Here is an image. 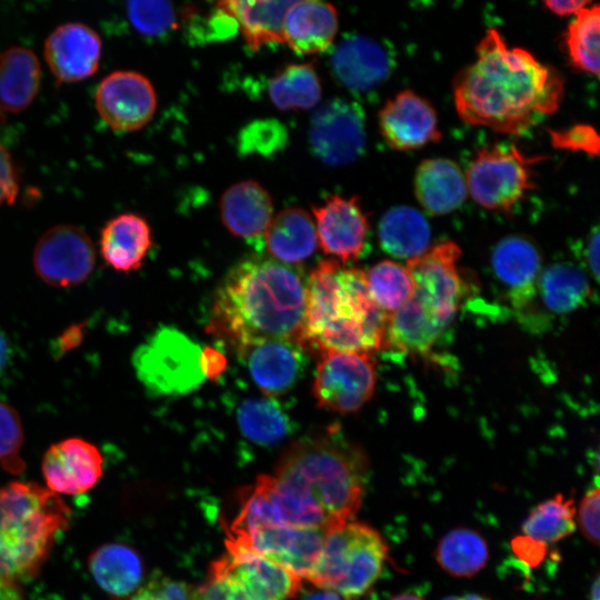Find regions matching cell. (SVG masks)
I'll return each instance as SVG.
<instances>
[{
	"instance_id": "cell-1",
	"label": "cell",
	"mask_w": 600,
	"mask_h": 600,
	"mask_svg": "<svg viewBox=\"0 0 600 600\" xmlns=\"http://www.w3.org/2000/svg\"><path fill=\"white\" fill-rule=\"evenodd\" d=\"M476 52L453 81L456 110L466 123L521 134L559 108L564 82L554 68L508 47L496 29L486 32Z\"/></svg>"
},
{
	"instance_id": "cell-2",
	"label": "cell",
	"mask_w": 600,
	"mask_h": 600,
	"mask_svg": "<svg viewBox=\"0 0 600 600\" xmlns=\"http://www.w3.org/2000/svg\"><path fill=\"white\" fill-rule=\"evenodd\" d=\"M307 278L296 266L260 257L241 261L219 284L208 332L237 353L264 340L300 343Z\"/></svg>"
},
{
	"instance_id": "cell-3",
	"label": "cell",
	"mask_w": 600,
	"mask_h": 600,
	"mask_svg": "<svg viewBox=\"0 0 600 600\" xmlns=\"http://www.w3.org/2000/svg\"><path fill=\"white\" fill-rule=\"evenodd\" d=\"M368 476L366 451L336 424L292 442L272 474L328 530L353 520Z\"/></svg>"
},
{
	"instance_id": "cell-4",
	"label": "cell",
	"mask_w": 600,
	"mask_h": 600,
	"mask_svg": "<svg viewBox=\"0 0 600 600\" xmlns=\"http://www.w3.org/2000/svg\"><path fill=\"white\" fill-rule=\"evenodd\" d=\"M389 316L371 300L364 271L322 260L307 278L300 344L309 354L383 348Z\"/></svg>"
},
{
	"instance_id": "cell-5",
	"label": "cell",
	"mask_w": 600,
	"mask_h": 600,
	"mask_svg": "<svg viewBox=\"0 0 600 600\" xmlns=\"http://www.w3.org/2000/svg\"><path fill=\"white\" fill-rule=\"evenodd\" d=\"M460 254L456 242L443 241L407 261L413 293L389 316L383 348L420 356L430 351L461 302Z\"/></svg>"
},
{
	"instance_id": "cell-6",
	"label": "cell",
	"mask_w": 600,
	"mask_h": 600,
	"mask_svg": "<svg viewBox=\"0 0 600 600\" xmlns=\"http://www.w3.org/2000/svg\"><path fill=\"white\" fill-rule=\"evenodd\" d=\"M70 517V509L57 493L34 483L13 482L1 488L0 576L14 582L33 577Z\"/></svg>"
},
{
	"instance_id": "cell-7",
	"label": "cell",
	"mask_w": 600,
	"mask_h": 600,
	"mask_svg": "<svg viewBox=\"0 0 600 600\" xmlns=\"http://www.w3.org/2000/svg\"><path fill=\"white\" fill-rule=\"evenodd\" d=\"M388 556V544L374 528L351 520L327 531L306 580L341 599L358 600L377 582Z\"/></svg>"
},
{
	"instance_id": "cell-8",
	"label": "cell",
	"mask_w": 600,
	"mask_h": 600,
	"mask_svg": "<svg viewBox=\"0 0 600 600\" xmlns=\"http://www.w3.org/2000/svg\"><path fill=\"white\" fill-rule=\"evenodd\" d=\"M202 350L181 330L162 326L136 348L131 363L148 393L182 396L197 390L206 380Z\"/></svg>"
},
{
	"instance_id": "cell-9",
	"label": "cell",
	"mask_w": 600,
	"mask_h": 600,
	"mask_svg": "<svg viewBox=\"0 0 600 600\" xmlns=\"http://www.w3.org/2000/svg\"><path fill=\"white\" fill-rule=\"evenodd\" d=\"M301 584V578L274 562L227 548L197 591L199 600H289Z\"/></svg>"
},
{
	"instance_id": "cell-10",
	"label": "cell",
	"mask_w": 600,
	"mask_h": 600,
	"mask_svg": "<svg viewBox=\"0 0 600 600\" xmlns=\"http://www.w3.org/2000/svg\"><path fill=\"white\" fill-rule=\"evenodd\" d=\"M537 160L514 146L482 148L466 173L467 190L481 207L509 211L534 188L530 167Z\"/></svg>"
},
{
	"instance_id": "cell-11",
	"label": "cell",
	"mask_w": 600,
	"mask_h": 600,
	"mask_svg": "<svg viewBox=\"0 0 600 600\" xmlns=\"http://www.w3.org/2000/svg\"><path fill=\"white\" fill-rule=\"evenodd\" d=\"M376 383L370 353L328 351L319 356L311 391L319 408L351 413L372 398Z\"/></svg>"
},
{
	"instance_id": "cell-12",
	"label": "cell",
	"mask_w": 600,
	"mask_h": 600,
	"mask_svg": "<svg viewBox=\"0 0 600 600\" xmlns=\"http://www.w3.org/2000/svg\"><path fill=\"white\" fill-rule=\"evenodd\" d=\"M33 269L47 284L70 288L83 283L96 264L90 237L80 228L59 224L38 240L32 254Z\"/></svg>"
},
{
	"instance_id": "cell-13",
	"label": "cell",
	"mask_w": 600,
	"mask_h": 600,
	"mask_svg": "<svg viewBox=\"0 0 600 600\" xmlns=\"http://www.w3.org/2000/svg\"><path fill=\"white\" fill-rule=\"evenodd\" d=\"M327 529L293 526H267L236 538L226 546L260 556L307 579L321 553Z\"/></svg>"
},
{
	"instance_id": "cell-14",
	"label": "cell",
	"mask_w": 600,
	"mask_h": 600,
	"mask_svg": "<svg viewBox=\"0 0 600 600\" xmlns=\"http://www.w3.org/2000/svg\"><path fill=\"white\" fill-rule=\"evenodd\" d=\"M362 108L354 101L336 98L313 114L309 143L314 156L328 166L339 167L357 160L366 147Z\"/></svg>"
},
{
	"instance_id": "cell-15",
	"label": "cell",
	"mask_w": 600,
	"mask_h": 600,
	"mask_svg": "<svg viewBox=\"0 0 600 600\" xmlns=\"http://www.w3.org/2000/svg\"><path fill=\"white\" fill-rule=\"evenodd\" d=\"M94 104L100 118L114 131H136L153 117L157 96L150 80L134 71L118 70L99 83Z\"/></svg>"
},
{
	"instance_id": "cell-16",
	"label": "cell",
	"mask_w": 600,
	"mask_h": 600,
	"mask_svg": "<svg viewBox=\"0 0 600 600\" xmlns=\"http://www.w3.org/2000/svg\"><path fill=\"white\" fill-rule=\"evenodd\" d=\"M318 243L337 261L356 260L364 248L369 222L357 197L330 196L312 207Z\"/></svg>"
},
{
	"instance_id": "cell-17",
	"label": "cell",
	"mask_w": 600,
	"mask_h": 600,
	"mask_svg": "<svg viewBox=\"0 0 600 600\" xmlns=\"http://www.w3.org/2000/svg\"><path fill=\"white\" fill-rule=\"evenodd\" d=\"M238 354L256 386L264 396L278 397L291 391L302 378L308 352L293 340H264Z\"/></svg>"
},
{
	"instance_id": "cell-18",
	"label": "cell",
	"mask_w": 600,
	"mask_h": 600,
	"mask_svg": "<svg viewBox=\"0 0 600 600\" xmlns=\"http://www.w3.org/2000/svg\"><path fill=\"white\" fill-rule=\"evenodd\" d=\"M102 52L101 38L81 22L57 27L44 42V59L58 83L82 81L97 72Z\"/></svg>"
},
{
	"instance_id": "cell-19",
	"label": "cell",
	"mask_w": 600,
	"mask_h": 600,
	"mask_svg": "<svg viewBox=\"0 0 600 600\" xmlns=\"http://www.w3.org/2000/svg\"><path fill=\"white\" fill-rule=\"evenodd\" d=\"M379 129L393 149H419L441 138L437 113L424 98L403 90L388 100L379 112Z\"/></svg>"
},
{
	"instance_id": "cell-20",
	"label": "cell",
	"mask_w": 600,
	"mask_h": 600,
	"mask_svg": "<svg viewBox=\"0 0 600 600\" xmlns=\"http://www.w3.org/2000/svg\"><path fill=\"white\" fill-rule=\"evenodd\" d=\"M103 471L98 448L79 438L52 444L42 459V473L50 491L79 494L91 489Z\"/></svg>"
},
{
	"instance_id": "cell-21",
	"label": "cell",
	"mask_w": 600,
	"mask_h": 600,
	"mask_svg": "<svg viewBox=\"0 0 600 600\" xmlns=\"http://www.w3.org/2000/svg\"><path fill=\"white\" fill-rule=\"evenodd\" d=\"M334 79L346 89L364 92L381 84L391 73L393 59L387 47L360 34L344 37L330 58Z\"/></svg>"
},
{
	"instance_id": "cell-22",
	"label": "cell",
	"mask_w": 600,
	"mask_h": 600,
	"mask_svg": "<svg viewBox=\"0 0 600 600\" xmlns=\"http://www.w3.org/2000/svg\"><path fill=\"white\" fill-rule=\"evenodd\" d=\"M338 28V12L331 3L293 1L284 17L283 42L301 56L320 53L332 44Z\"/></svg>"
},
{
	"instance_id": "cell-23",
	"label": "cell",
	"mask_w": 600,
	"mask_h": 600,
	"mask_svg": "<svg viewBox=\"0 0 600 600\" xmlns=\"http://www.w3.org/2000/svg\"><path fill=\"white\" fill-rule=\"evenodd\" d=\"M220 217L234 237L252 240L264 234L273 214L269 192L254 180L239 181L220 199Z\"/></svg>"
},
{
	"instance_id": "cell-24",
	"label": "cell",
	"mask_w": 600,
	"mask_h": 600,
	"mask_svg": "<svg viewBox=\"0 0 600 600\" xmlns=\"http://www.w3.org/2000/svg\"><path fill=\"white\" fill-rule=\"evenodd\" d=\"M152 247V232L146 219L126 212L110 219L101 229L100 253L113 270L129 273L141 268Z\"/></svg>"
},
{
	"instance_id": "cell-25",
	"label": "cell",
	"mask_w": 600,
	"mask_h": 600,
	"mask_svg": "<svg viewBox=\"0 0 600 600\" xmlns=\"http://www.w3.org/2000/svg\"><path fill=\"white\" fill-rule=\"evenodd\" d=\"M414 193L429 213L447 214L466 200V177L460 167L450 159H426L414 174Z\"/></svg>"
},
{
	"instance_id": "cell-26",
	"label": "cell",
	"mask_w": 600,
	"mask_h": 600,
	"mask_svg": "<svg viewBox=\"0 0 600 600\" xmlns=\"http://www.w3.org/2000/svg\"><path fill=\"white\" fill-rule=\"evenodd\" d=\"M267 251L279 262L298 264L318 247L316 226L302 208H286L272 217L264 234Z\"/></svg>"
},
{
	"instance_id": "cell-27",
	"label": "cell",
	"mask_w": 600,
	"mask_h": 600,
	"mask_svg": "<svg viewBox=\"0 0 600 600\" xmlns=\"http://www.w3.org/2000/svg\"><path fill=\"white\" fill-rule=\"evenodd\" d=\"M497 278L511 288L514 301L526 302L531 298L541 267L536 246L520 236H510L499 241L491 257Z\"/></svg>"
},
{
	"instance_id": "cell-28",
	"label": "cell",
	"mask_w": 600,
	"mask_h": 600,
	"mask_svg": "<svg viewBox=\"0 0 600 600\" xmlns=\"http://www.w3.org/2000/svg\"><path fill=\"white\" fill-rule=\"evenodd\" d=\"M41 68L36 53L11 47L0 53V110L21 112L38 94Z\"/></svg>"
},
{
	"instance_id": "cell-29",
	"label": "cell",
	"mask_w": 600,
	"mask_h": 600,
	"mask_svg": "<svg viewBox=\"0 0 600 600\" xmlns=\"http://www.w3.org/2000/svg\"><path fill=\"white\" fill-rule=\"evenodd\" d=\"M293 1H222L219 2L234 19L247 47L258 51L261 47L283 42V23Z\"/></svg>"
},
{
	"instance_id": "cell-30",
	"label": "cell",
	"mask_w": 600,
	"mask_h": 600,
	"mask_svg": "<svg viewBox=\"0 0 600 600\" xmlns=\"http://www.w3.org/2000/svg\"><path fill=\"white\" fill-rule=\"evenodd\" d=\"M378 237L384 251L408 261L428 250L431 230L426 218L417 209L397 206L381 217Z\"/></svg>"
},
{
	"instance_id": "cell-31",
	"label": "cell",
	"mask_w": 600,
	"mask_h": 600,
	"mask_svg": "<svg viewBox=\"0 0 600 600\" xmlns=\"http://www.w3.org/2000/svg\"><path fill=\"white\" fill-rule=\"evenodd\" d=\"M89 568L96 582L119 599L132 594L142 579L139 556L121 543H108L97 549L89 558Z\"/></svg>"
},
{
	"instance_id": "cell-32",
	"label": "cell",
	"mask_w": 600,
	"mask_h": 600,
	"mask_svg": "<svg viewBox=\"0 0 600 600\" xmlns=\"http://www.w3.org/2000/svg\"><path fill=\"white\" fill-rule=\"evenodd\" d=\"M237 422L242 434L256 444L272 446L291 432L288 413L273 397H250L237 408Z\"/></svg>"
},
{
	"instance_id": "cell-33",
	"label": "cell",
	"mask_w": 600,
	"mask_h": 600,
	"mask_svg": "<svg viewBox=\"0 0 600 600\" xmlns=\"http://www.w3.org/2000/svg\"><path fill=\"white\" fill-rule=\"evenodd\" d=\"M434 557L440 568L456 578H470L481 571L489 560L486 539L476 530L456 528L439 541Z\"/></svg>"
},
{
	"instance_id": "cell-34",
	"label": "cell",
	"mask_w": 600,
	"mask_h": 600,
	"mask_svg": "<svg viewBox=\"0 0 600 600\" xmlns=\"http://www.w3.org/2000/svg\"><path fill=\"white\" fill-rule=\"evenodd\" d=\"M268 93L280 110L311 109L321 99V83L314 64L287 66L270 79Z\"/></svg>"
},
{
	"instance_id": "cell-35",
	"label": "cell",
	"mask_w": 600,
	"mask_h": 600,
	"mask_svg": "<svg viewBox=\"0 0 600 600\" xmlns=\"http://www.w3.org/2000/svg\"><path fill=\"white\" fill-rule=\"evenodd\" d=\"M574 498L557 493L534 507L522 523V536L547 547L576 530Z\"/></svg>"
},
{
	"instance_id": "cell-36",
	"label": "cell",
	"mask_w": 600,
	"mask_h": 600,
	"mask_svg": "<svg viewBox=\"0 0 600 600\" xmlns=\"http://www.w3.org/2000/svg\"><path fill=\"white\" fill-rule=\"evenodd\" d=\"M539 284L544 304L556 313L576 310L590 293L587 277L568 263L549 267L542 272Z\"/></svg>"
},
{
	"instance_id": "cell-37",
	"label": "cell",
	"mask_w": 600,
	"mask_h": 600,
	"mask_svg": "<svg viewBox=\"0 0 600 600\" xmlns=\"http://www.w3.org/2000/svg\"><path fill=\"white\" fill-rule=\"evenodd\" d=\"M570 62L578 70L599 74L600 9L589 4L576 14L564 32Z\"/></svg>"
},
{
	"instance_id": "cell-38",
	"label": "cell",
	"mask_w": 600,
	"mask_h": 600,
	"mask_svg": "<svg viewBox=\"0 0 600 600\" xmlns=\"http://www.w3.org/2000/svg\"><path fill=\"white\" fill-rule=\"evenodd\" d=\"M371 300L388 316L403 307L413 293V282L407 267L383 260L364 272Z\"/></svg>"
},
{
	"instance_id": "cell-39",
	"label": "cell",
	"mask_w": 600,
	"mask_h": 600,
	"mask_svg": "<svg viewBox=\"0 0 600 600\" xmlns=\"http://www.w3.org/2000/svg\"><path fill=\"white\" fill-rule=\"evenodd\" d=\"M127 16L131 26L146 37H163L178 27L177 10L168 1H129Z\"/></svg>"
},
{
	"instance_id": "cell-40",
	"label": "cell",
	"mask_w": 600,
	"mask_h": 600,
	"mask_svg": "<svg viewBox=\"0 0 600 600\" xmlns=\"http://www.w3.org/2000/svg\"><path fill=\"white\" fill-rule=\"evenodd\" d=\"M23 443V428L19 413L7 402L0 401V463L13 474L24 470L20 456Z\"/></svg>"
},
{
	"instance_id": "cell-41",
	"label": "cell",
	"mask_w": 600,
	"mask_h": 600,
	"mask_svg": "<svg viewBox=\"0 0 600 600\" xmlns=\"http://www.w3.org/2000/svg\"><path fill=\"white\" fill-rule=\"evenodd\" d=\"M131 600H199L197 587L154 573Z\"/></svg>"
},
{
	"instance_id": "cell-42",
	"label": "cell",
	"mask_w": 600,
	"mask_h": 600,
	"mask_svg": "<svg viewBox=\"0 0 600 600\" xmlns=\"http://www.w3.org/2000/svg\"><path fill=\"white\" fill-rule=\"evenodd\" d=\"M551 144L561 150L580 151L588 156L599 152V137L590 124H574L567 129L549 130Z\"/></svg>"
},
{
	"instance_id": "cell-43",
	"label": "cell",
	"mask_w": 600,
	"mask_h": 600,
	"mask_svg": "<svg viewBox=\"0 0 600 600\" xmlns=\"http://www.w3.org/2000/svg\"><path fill=\"white\" fill-rule=\"evenodd\" d=\"M600 490L590 489L582 498L576 512L577 523L583 537L593 546L599 544Z\"/></svg>"
},
{
	"instance_id": "cell-44",
	"label": "cell",
	"mask_w": 600,
	"mask_h": 600,
	"mask_svg": "<svg viewBox=\"0 0 600 600\" xmlns=\"http://www.w3.org/2000/svg\"><path fill=\"white\" fill-rule=\"evenodd\" d=\"M19 193V173L11 154L0 142V206L12 204Z\"/></svg>"
},
{
	"instance_id": "cell-45",
	"label": "cell",
	"mask_w": 600,
	"mask_h": 600,
	"mask_svg": "<svg viewBox=\"0 0 600 600\" xmlns=\"http://www.w3.org/2000/svg\"><path fill=\"white\" fill-rule=\"evenodd\" d=\"M513 551L530 566H537L544 557L547 547H543L523 536L512 541Z\"/></svg>"
},
{
	"instance_id": "cell-46",
	"label": "cell",
	"mask_w": 600,
	"mask_h": 600,
	"mask_svg": "<svg viewBox=\"0 0 600 600\" xmlns=\"http://www.w3.org/2000/svg\"><path fill=\"white\" fill-rule=\"evenodd\" d=\"M227 366V360L222 353L213 348H203L202 368L206 379L214 380L221 374Z\"/></svg>"
},
{
	"instance_id": "cell-47",
	"label": "cell",
	"mask_w": 600,
	"mask_h": 600,
	"mask_svg": "<svg viewBox=\"0 0 600 600\" xmlns=\"http://www.w3.org/2000/svg\"><path fill=\"white\" fill-rule=\"evenodd\" d=\"M83 338V326L74 324L68 328L58 338L54 346V354L62 356L69 350L76 348Z\"/></svg>"
},
{
	"instance_id": "cell-48",
	"label": "cell",
	"mask_w": 600,
	"mask_h": 600,
	"mask_svg": "<svg viewBox=\"0 0 600 600\" xmlns=\"http://www.w3.org/2000/svg\"><path fill=\"white\" fill-rule=\"evenodd\" d=\"M591 4L589 1H546L544 6L558 16H571L577 14L583 8Z\"/></svg>"
},
{
	"instance_id": "cell-49",
	"label": "cell",
	"mask_w": 600,
	"mask_h": 600,
	"mask_svg": "<svg viewBox=\"0 0 600 600\" xmlns=\"http://www.w3.org/2000/svg\"><path fill=\"white\" fill-rule=\"evenodd\" d=\"M586 258L589 263V267L591 268L594 278H598L599 274V231L596 229L590 238L588 239V243L586 247Z\"/></svg>"
},
{
	"instance_id": "cell-50",
	"label": "cell",
	"mask_w": 600,
	"mask_h": 600,
	"mask_svg": "<svg viewBox=\"0 0 600 600\" xmlns=\"http://www.w3.org/2000/svg\"><path fill=\"white\" fill-rule=\"evenodd\" d=\"M22 594L17 582L0 576V600H21Z\"/></svg>"
},
{
	"instance_id": "cell-51",
	"label": "cell",
	"mask_w": 600,
	"mask_h": 600,
	"mask_svg": "<svg viewBox=\"0 0 600 600\" xmlns=\"http://www.w3.org/2000/svg\"><path fill=\"white\" fill-rule=\"evenodd\" d=\"M11 356L12 350L10 341L4 331L0 328V374L4 372L10 363Z\"/></svg>"
},
{
	"instance_id": "cell-52",
	"label": "cell",
	"mask_w": 600,
	"mask_h": 600,
	"mask_svg": "<svg viewBox=\"0 0 600 600\" xmlns=\"http://www.w3.org/2000/svg\"><path fill=\"white\" fill-rule=\"evenodd\" d=\"M304 600H342L338 594L322 590L321 592L308 596Z\"/></svg>"
},
{
	"instance_id": "cell-53",
	"label": "cell",
	"mask_w": 600,
	"mask_h": 600,
	"mask_svg": "<svg viewBox=\"0 0 600 600\" xmlns=\"http://www.w3.org/2000/svg\"><path fill=\"white\" fill-rule=\"evenodd\" d=\"M443 600H491L480 594H464L462 597H448Z\"/></svg>"
},
{
	"instance_id": "cell-54",
	"label": "cell",
	"mask_w": 600,
	"mask_h": 600,
	"mask_svg": "<svg viewBox=\"0 0 600 600\" xmlns=\"http://www.w3.org/2000/svg\"><path fill=\"white\" fill-rule=\"evenodd\" d=\"M389 600H424V599L414 593H401V594L392 597Z\"/></svg>"
},
{
	"instance_id": "cell-55",
	"label": "cell",
	"mask_w": 600,
	"mask_h": 600,
	"mask_svg": "<svg viewBox=\"0 0 600 600\" xmlns=\"http://www.w3.org/2000/svg\"><path fill=\"white\" fill-rule=\"evenodd\" d=\"M599 589H600L599 577H597L593 583L591 584V591H590L591 600H599Z\"/></svg>"
},
{
	"instance_id": "cell-56",
	"label": "cell",
	"mask_w": 600,
	"mask_h": 600,
	"mask_svg": "<svg viewBox=\"0 0 600 600\" xmlns=\"http://www.w3.org/2000/svg\"><path fill=\"white\" fill-rule=\"evenodd\" d=\"M0 120H2V114H1V112H0Z\"/></svg>"
}]
</instances>
